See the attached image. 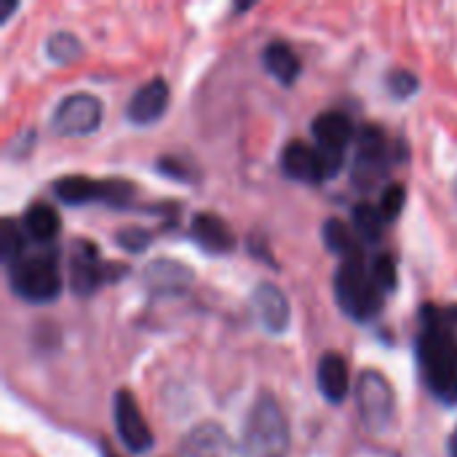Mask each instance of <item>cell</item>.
<instances>
[{"label":"cell","instance_id":"13","mask_svg":"<svg viewBox=\"0 0 457 457\" xmlns=\"http://www.w3.org/2000/svg\"><path fill=\"white\" fill-rule=\"evenodd\" d=\"M169 99H171L169 83L163 78H153L131 94V99L126 104V118L134 126H153L166 115Z\"/></svg>","mask_w":457,"mask_h":457},{"label":"cell","instance_id":"10","mask_svg":"<svg viewBox=\"0 0 457 457\" xmlns=\"http://www.w3.org/2000/svg\"><path fill=\"white\" fill-rule=\"evenodd\" d=\"M391 147L388 137L380 126H364L356 139V161H353V182L356 187L370 190L388 169Z\"/></svg>","mask_w":457,"mask_h":457},{"label":"cell","instance_id":"14","mask_svg":"<svg viewBox=\"0 0 457 457\" xmlns=\"http://www.w3.org/2000/svg\"><path fill=\"white\" fill-rule=\"evenodd\" d=\"M252 308L254 316L260 319V327L270 335H284L289 329L292 321V308L289 300L284 295V289H278L270 281H262L254 287L252 292Z\"/></svg>","mask_w":457,"mask_h":457},{"label":"cell","instance_id":"31","mask_svg":"<svg viewBox=\"0 0 457 457\" xmlns=\"http://www.w3.org/2000/svg\"><path fill=\"white\" fill-rule=\"evenodd\" d=\"M455 193H457V179H455Z\"/></svg>","mask_w":457,"mask_h":457},{"label":"cell","instance_id":"17","mask_svg":"<svg viewBox=\"0 0 457 457\" xmlns=\"http://www.w3.org/2000/svg\"><path fill=\"white\" fill-rule=\"evenodd\" d=\"M190 236L209 254H230L236 249V236L230 225L220 214H212V212H198L193 217Z\"/></svg>","mask_w":457,"mask_h":457},{"label":"cell","instance_id":"29","mask_svg":"<svg viewBox=\"0 0 457 457\" xmlns=\"http://www.w3.org/2000/svg\"><path fill=\"white\" fill-rule=\"evenodd\" d=\"M450 457H457V428L455 434H453V439H450Z\"/></svg>","mask_w":457,"mask_h":457},{"label":"cell","instance_id":"24","mask_svg":"<svg viewBox=\"0 0 457 457\" xmlns=\"http://www.w3.org/2000/svg\"><path fill=\"white\" fill-rule=\"evenodd\" d=\"M24 254V238H21V230L16 225V220L5 217L3 225H0V257L5 265L16 262L19 257Z\"/></svg>","mask_w":457,"mask_h":457},{"label":"cell","instance_id":"11","mask_svg":"<svg viewBox=\"0 0 457 457\" xmlns=\"http://www.w3.org/2000/svg\"><path fill=\"white\" fill-rule=\"evenodd\" d=\"M311 131H313V139H316L319 153L324 155V161L329 166V174L335 177L343 169L345 150H348V145L353 139V123H351V118L345 112H340V110H329V112L316 115Z\"/></svg>","mask_w":457,"mask_h":457},{"label":"cell","instance_id":"21","mask_svg":"<svg viewBox=\"0 0 457 457\" xmlns=\"http://www.w3.org/2000/svg\"><path fill=\"white\" fill-rule=\"evenodd\" d=\"M59 228H62V220H59L56 209L48 206V204H32L24 212V230L37 244L54 241L59 236Z\"/></svg>","mask_w":457,"mask_h":457},{"label":"cell","instance_id":"27","mask_svg":"<svg viewBox=\"0 0 457 457\" xmlns=\"http://www.w3.org/2000/svg\"><path fill=\"white\" fill-rule=\"evenodd\" d=\"M370 270H372V276H375V281H378V287H380L383 292H394V289H396L399 273H396V260H394L391 254H378V257L370 262Z\"/></svg>","mask_w":457,"mask_h":457},{"label":"cell","instance_id":"19","mask_svg":"<svg viewBox=\"0 0 457 457\" xmlns=\"http://www.w3.org/2000/svg\"><path fill=\"white\" fill-rule=\"evenodd\" d=\"M262 64L284 86H292L303 72L300 56L295 54V48L287 40H270L262 51Z\"/></svg>","mask_w":457,"mask_h":457},{"label":"cell","instance_id":"15","mask_svg":"<svg viewBox=\"0 0 457 457\" xmlns=\"http://www.w3.org/2000/svg\"><path fill=\"white\" fill-rule=\"evenodd\" d=\"M187 457H241V450L220 423H201L182 439Z\"/></svg>","mask_w":457,"mask_h":457},{"label":"cell","instance_id":"26","mask_svg":"<svg viewBox=\"0 0 457 457\" xmlns=\"http://www.w3.org/2000/svg\"><path fill=\"white\" fill-rule=\"evenodd\" d=\"M404 201H407V190H404L402 182L386 185V190H383V195H380V204H378L380 217H383L386 222L399 220V214H402V209H404Z\"/></svg>","mask_w":457,"mask_h":457},{"label":"cell","instance_id":"25","mask_svg":"<svg viewBox=\"0 0 457 457\" xmlns=\"http://www.w3.org/2000/svg\"><path fill=\"white\" fill-rule=\"evenodd\" d=\"M386 88H388V94H391L394 99H410V96L418 94L420 80H418L415 72H410V70H404V67H394V70L388 72V78H386Z\"/></svg>","mask_w":457,"mask_h":457},{"label":"cell","instance_id":"16","mask_svg":"<svg viewBox=\"0 0 457 457\" xmlns=\"http://www.w3.org/2000/svg\"><path fill=\"white\" fill-rule=\"evenodd\" d=\"M145 287L153 292V295H185L193 284V270L179 262V260H169V257H161V260H153L147 268H145Z\"/></svg>","mask_w":457,"mask_h":457},{"label":"cell","instance_id":"23","mask_svg":"<svg viewBox=\"0 0 457 457\" xmlns=\"http://www.w3.org/2000/svg\"><path fill=\"white\" fill-rule=\"evenodd\" d=\"M383 225L386 220L380 217V209L372 204H356L353 209V230L359 236V241L364 244H378L383 236Z\"/></svg>","mask_w":457,"mask_h":457},{"label":"cell","instance_id":"20","mask_svg":"<svg viewBox=\"0 0 457 457\" xmlns=\"http://www.w3.org/2000/svg\"><path fill=\"white\" fill-rule=\"evenodd\" d=\"M321 238L327 244L329 252L340 254V260H351V257H364V246L356 236V230L351 225H345L337 217H329L321 225Z\"/></svg>","mask_w":457,"mask_h":457},{"label":"cell","instance_id":"8","mask_svg":"<svg viewBox=\"0 0 457 457\" xmlns=\"http://www.w3.org/2000/svg\"><path fill=\"white\" fill-rule=\"evenodd\" d=\"M102 99L88 91H75L64 96L51 112V129L59 137H86L94 134L102 123Z\"/></svg>","mask_w":457,"mask_h":457},{"label":"cell","instance_id":"5","mask_svg":"<svg viewBox=\"0 0 457 457\" xmlns=\"http://www.w3.org/2000/svg\"><path fill=\"white\" fill-rule=\"evenodd\" d=\"M126 268L118 262H104L99 257L96 244L91 241H72L70 252H67V284L72 289V295L78 297H91L99 287L118 281L115 276H123Z\"/></svg>","mask_w":457,"mask_h":457},{"label":"cell","instance_id":"3","mask_svg":"<svg viewBox=\"0 0 457 457\" xmlns=\"http://www.w3.org/2000/svg\"><path fill=\"white\" fill-rule=\"evenodd\" d=\"M335 297L345 316L367 324L383 311L386 292L378 287L370 262L364 257H351L340 260V268L335 273Z\"/></svg>","mask_w":457,"mask_h":457},{"label":"cell","instance_id":"28","mask_svg":"<svg viewBox=\"0 0 457 457\" xmlns=\"http://www.w3.org/2000/svg\"><path fill=\"white\" fill-rule=\"evenodd\" d=\"M115 241H118V246L126 249L129 254H139V252L147 249V244L153 241V236H150L147 230H142V228H123V230H118Z\"/></svg>","mask_w":457,"mask_h":457},{"label":"cell","instance_id":"12","mask_svg":"<svg viewBox=\"0 0 457 457\" xmlns=\"http://www.w3.org/2000/svg\"><path fill=\"white\" fill-rule=\"evenodd\" d=\"M281 171L284 177L295 182H308V185H319L332 177L319 147L308 142H289L281 150Z\"/></svg>","mask_w":457,"mask_h":457},{"label":"cell","instance_id":"6","mask_svg":"<svg viewBox=\"0 0 457 457\" xmlns=\"http://www.w3.org/2000/svg\"><path fill=\"white\" fill-rule=\"evenodd\" d=\"M356 407L372 434H383L396 418V391L380 370H364L356 378Z\"/></svg>","mask_w":457,"mask_h":457},{"label":"cell","instance_id":"9","mask_svg":"<svg viewBox=\"0 0 457 457\" xmlns=\"http://www.w3.org/2000/svg\"><path fill=\"white\" fill-rule=\"evenodd\" d=\"M112 418H115V431H118V439L120 445L134 453V455H142L147 450H153L155 445V436L139 410V402L137 396L129 391V388H120L115 391V399H112Z\"/></svg>","mask_w":457,"mask_h":457},{"label":"cell","instance_id":"22","mask_svg":"<svg viewBox=\"0 0 457 457\" xmlns=\"http://www.w3.org/2000/svg\"><path fill=\"white\" fill-rule=\"evenodd\" d=\"M46 56L51 62H56V64H72L75 59L83 56V43H80L78 35H72L67 29H59L46 40Z\"/></svg>","mask_w":457,"mask_h":457},{"label":"cell","instance_id":"30","mask_svg":"<svg viewBox=\"0 0 457 457\" xmlns=\"http://www.w3.org/2000/svg\"><path fill=\"white\" fill-rule=\"evenodd\" d=\"M102 457H118L112 453V447L110 445H102Z\"/></svg>","mask_w":457,"mask_h":457},{"label":"cell","instance_id":"1","mask_svg":"<svg viewBox=\"0 0 457 457\" xmlns=\"http://www.w3.org/2000/svg\"><path fill=\"white\" fill-rule=\"evenodd\" d=\"M457 308H423L418 335V367L426 388L445 404H457Z\"/></svg>","mask_w":457,"mask_h":457},{"label":"cell","instance_id":"7","mask_svg":"<svg viewBox=\"0 0 457 457\" xmlns=\"http://www.w3.org/2000/svg\"><path fill=\"white\" fill-rule=\"evenodd\" d=\"M54 195L67 206H83V204H107V206H129L134 195V185L123 179H107L96 182L83 174H70L54 182Z\"/></svg>","mask_w":457,"mask_h":457},{"label":"cell","instance_id":"18","mask_svg":"<svg viewBox=\"0 0 457 457\" xmlns=\"http://www.w3.org/2000/svg\"><path fill=\"white\" fill-rule=\"evenodd\" d=\"M316 386L319 394L329 402V404H340L345 402L348 391H351V372H348V361L343 353L337 351H327L319 359L316 367Z\"/></svg>","mask_w":457,"mask_h":457},{"label":"cell","instance_id":"2","mask_svg":"<svg viewBox=\"0 0 457 457\" xmlns=\"http://www.w3.org/2000/svg\"><path fill=\"white\" fill-rule=\"evenodd\" d=\"M292 450V431L287 412L270 391H262L244 423V453L249 457H287Z\"/></svg>","mask_w":457,"mask_h":457},{"label":"cell","instance_id":"4","mask_svg":"<svg viewBox=\"0 0 457 457\" xmlns=\"http://www.w3.org/2000/svg\"><path fill=\"white\" fill-rule=\"evenodd\" d=\"M8 287L24 303H32V305L54 303L64 287L54 252L21 254L16 262H11L8 265Z\"/></svg>","mask_w":457,"mask_h":457}]
</instances>
